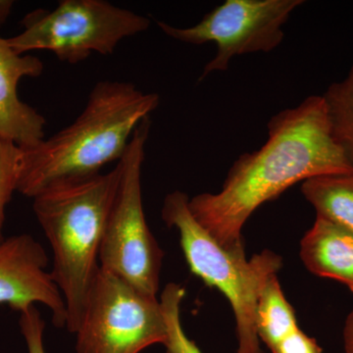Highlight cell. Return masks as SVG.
Returning a JSON list of instances; mask_svg holds the SVG:
<instances>
[{"mask_svg": "<svg viewBox=\"0 0 353 353\" xmlns=\"http://www.w3.org/2000/svg\"><path fill=\"white\" fill-rule=\"evenodd\" d=\"M159 103V95L134 83H97L68 127L21 148L17 192L32 199L52 183L101 174L105 165L122 159L137 128Z\"/></svg>", "mask_w": 353, "mask_h": 353, "instance_id": "7a4b0ae2", "label": "cell"}, {"mask_svg": "<svg viewBox=\"0 0 353 353\" xmlns=\"http://www.w3.org/2000/svg\"><path fill=\"white\" fill-rule=\"evenodd\" d=\"M272 353H322V347L314 338L297 328L281 341Z\"/></svg>", "mask_w": 353, "mask_h": 353, "instance_id": "ac0fdd59", "label": "cell"}, {"mask_svg": "<svg viewBox=\"0 0 353 353\" xmlns=\"http://www.w3.org/2000/svg\"><path fill=\"white\" fill-rule=\"evenodd\" d=\"M322 97L334 141L353 166V66L347 78L332 83Z\"/></svg>", "mask_w": 353, "mask_h": 353, "instance_id": "5bb4252c", "label": "cell"}, {"mask_svg": "<svg viewBox=\"0 0 353 353\" xmlns=\"http://www.w3.org/2000/svg\"><path fill=\"white\" fill-rule=\"evenodd\" d=\"M43 246L28 234L10 236L0 243V304L15 311L37 303L52 314L57 328L66 327L67 310L63 296L50 272Z\"/></svg>", "mask_w": 353, "mask_h": 353, "instance_id": "9c48e42d", "label": "cell"}, {"mask_svg": "<svg viewBox=\"0 0 353 353\" xmlns=\"http://www.w3.org/2000/svg\"><path fill=\"white\" fill-rule=\"evenodd\" d=\"M21 154L19 145L8 139L0 138V243L6 240L3 224L7 204L14 192H17Z\"/></svg>", "mask_w": 353, "mask_h": 353, "instance_id": "2e32d148", "label": "cell"}, {"mask_svg": "<svg viewBox=\"0 0 353 353\" xmlns=\"http://www.w3.org/2000/svg\"><path fill=\"white\" fill-rule=\"evenodd\" d=\"M43 68L39 57L17 54L7 39L0 37V138L22 148H32L46 138V120L21 101L18 85L22 79L38 78Z\"/></svg>", "mask_w": 353, "mask_h": 353, "instance_id": "30bf717a", "label": "cell"}, {"mask_svg": "<svg viewBox=\"0 0 353 353\" xmlns=\"http://www.w3.org/2000/svg\"><path fill=\"white\" fill-rule=\"evenodd\" d=\"M75 334L77 353H141L164 345L166 322L157 297L99 268Z\"/></svg>", "mask_w": 353, "mask_h": 353, "instance_id": "52a82bcc", "label": "cell"}, {"mask_svg": "<svg viewBox=\"0 0 353 353\" xmlns=\"http://www.w3.org/2000/svg\"><path fill=\"white\" fill-rule=\"evenodd\" d=\"M185 296V290L182 285L170 283L160 296L166 322L167 336L163 345L167 353H202L196 343L183 331L181 306Z\"/></svg>", "mask_w": 353, "mask_h": 353, "instance_id": "9a60e30c", "label": "cell"}, {"mask_svg": "<svg viewBox=\"0 0 353 353\" xmlns=\"http://www.w3.org/2000/svg\"><path fill=\"white\" fill-rule=\"evenodd\" d=\"M13 6L12 0H0V27L8 19Z\"/></svg>", "mask_w": 353, "mask_h": 353, "instance_id": "ffe728a7", "label": "cell"}, {"mask_svg": "<svg viewBox=\"0 0 353 353\" xmlns=\"http://www.w3.org/2000/svg\"><path fill=\"white\" fill-rule=\"evenodd\" d=\"M267 128L266 143L234 162L219 192L190 199L197 222L229 250H245L243 226L266 202L313 176L353 171L334 141L322 95L276 114Z\"/></svg>", "mask_w": 353, "mask_h": 353, "instance_id": "6da1fadb", "label": "cell"}, {"mask_svg": "<svg viewBox=\"0 0 353 353\" xmlns=\"http://www.w3.org/2000/svg\"><path fill=\"white\" fill-rule=\"evenodd\" d=\"M303 0H226L192 27L179 28L163 21L158 27L182 43H214L216 55L204 66L199 82L209 74L226 71L234 57L271 52L285 38L283 27Z\"/></svg>", "mask_w": 353, "mask_h": 353, "instance_id": "ba28073f", "label": "cell"}, {"mask_svg": "<svg viewBox=\"0 0 353 353\" xmlns=\"http://www.w3.org/2000/svg\"><path fill=\"white\" fill-rule=\"evenodd\" d=\"M189 201L180 190L167 194L162 220L178 231L190 272L208 287L222 292L231 304L239 341L236 353H262L256 332L257 303L267 281L282 268L283 259L265 250L248 260L245 250L223 248L197 222Z\"/></svg>", "mask_w": 353, "mask_h": 353, "instance_id": "277c9868", "label": "cell"}, {"mask_svg": "<svg viewBox=\"0 0 353 353\" xmlns=\"http://www.w3.org/2000/svg\"><path fill=\"white\" fill-rule=\"evenodd\" d=\"M21 24L23 31L7 39L17 54L46 50L78 64L94 52L112 54L121 41L150 29V20L104 0H62L53 10L28 13Z\"/></svg>", "mask_w": 353, "mask_h": 353, "instance_id": "5b68a950", "label": "cell"}, {"mask_svg": "<svg viewBox=\"0 0 353 353\" xmlns=\"http://www.w3.org/2000/svg\"><path fill=\"white\" fill-rule=\"evenodd\" d=\"M121 168L52 183L32 209L52 250L53 281L63 296L66 328L75 334L99 268V252L119 187Z\"/></svg>", "mask_w": 353, "mask_h": 353, "instance_id": "3957f363", "label": "cell"}, {"mask_svg": "<svg viewBox=\"0 0 353 353\" xmlns=\"http://www.w3.org/2000/svg\"><path fill=\"white\" fill-rule=\"evenodd\" d=\"M297 328L299 326L294 309L285 299L277 275L272 276L264 285L257 303V336L272 352Z\"/></svg>", "mask_w": 353, "mask_h": 353, "instance_id": "4fadbf2b", "label": "cell"}, {"mask_svg": "<svg viewBox=\"0 0 353 353\" xmlns=\"http://www.w3.org/2000/svg\"><path fill=\"white\" fill-rule=\"evenodd\" d=\"M343 347L345 353H353V309L347 315L343 327Z\"/></svg>", "mask_w": 353, "mask_h": 353, "instance_id": "d6986e66", "label": "cell"}, {"mask_svg": "<svg viewBox=\"0 0 353 353\" xmlns=\"http://www.w3.org/2000/svg\"><path fill=\"white\" fill-rule=\"evenodd\" d=\"M20 329L27 345L28 353H46L43 334L46 324L36 305L20 311Z\"/></svg>", "mask_w": 353, "mask_h": 353, "instance_id": "e0dca14e", "label": "cell"}, {"mask_svg": "<svg viewBox=\"0 0 353 353\" xmlns=\"http://www.w3.org/2000/svg\"><path fill=\"white\" fill-rule=\"evenodd\" d=\"M150 126V117L139 125L118 162L119 187L104 230L99 266L139 292L157 297L164 252L146 222L141 190V170Z\"/></svg>", "mask_w": 353, "mask_h": 353, "instance_id": "8992f818", "label": "cell"}, {"mask_svg": "<svg viewBox=\"0 0 353 353\" xmlns=\"http://www.w3.org/2000/svg\"><path fill=\"white\" fill-rule=\"evenodd\" d=\"M301 259L310 273L332 279L353 292V233L316 216L301 241Z\"/></svg>", "mask_w": 353, "mask_h": 353, "instance_id": "8fae6325", "label": "cell"}, {"mask_svg": "<svg viewBox=\"0 0 353 353\" xmlns=\"http://www.w3.org/2000/svg\"><path fill=\"white\" fill-rule=\"evenodd\" d=\"M301 192L317 217L353 233V171L313 176L304 181Z\"/></svg>", "mask_w": 353, "mask_h": 353, "instance_id": "7c38bea8", "label": "cell"}]
</instances>
